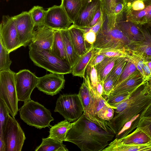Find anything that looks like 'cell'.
I'll use <instances>...</instances> for the list:
<instances>
[{
	"label": "cell",
	"mask_w": 151,
	"mask_h": 151,
	"mask_svg": "<svg viewBox=\"0 0 151 151\" xmlns=\"http://www.w3.org/2000/svg\"><path fill=\"white\" fill-rule=\"evenodd\" d=\"M115 136L113 131L105 130L87 118L83 113L72 123L64 141L75 144L81 151H100L108 146Z\"/></svg>",
	"instance_id": "6da1fadb"
},
{
	"label": "cell",
	"mask_w": 151,
	"mask_h": 151,
	"mask_svg": "<svg viewBox=\"0 0 151 151\" xmlns=\"http://www.w3.org/2000/svg\"><path fill=\"white\" fill-rule=\"evenodd\" d=\"M151 103V88L147 80L143 82L116 107L113 118L107 122V125L115 135L124 124L138 114L142 113Z\"/></svg>",
	"instance_id": "7a4b0ae2"
},
{
	"label": "cell",
	"mask_w": 151,
	"mask_h": 151,
	"mask_svg": "<svg viewBox=\"0 0 151 151\" xmlns=\"http://www.w3.org/2000/svg\"><path fill=\"white\" fill-rule=\"evenodd\" d=\"M115 16L102 12L103 24L92 46L96 49L112 48L125 50L130 41L117 25Z\"/></svg>",
	"instance_id": "3957f363"
},
{
	"label": "cell",
	"mask_w": 151,
	"mask_h": 151,
	"mask_svg": "<svg viewBox=\"0 0 151 151\" xmlns=\"http://www.w3.org/2000/svg\"><path fill=\"white\" fill-rule=\"evenodd\" d=\"M28 46L29 58L35 65L51 73H72V68L69 63L52 54L50 50L41 49L32 42Z\"/></svg>",
	"instance_id": "277c9868"
},
{
	"label": "cell",
	"mask_w": 151,
	"mask_h": 151,
	"mask_svg": "<svg viewBox=\"0 0 151 151\" xmlns=\"http://www.w3.org/2000/svg\"><path fill=\"white\" fill-rule=\"evenodd\" d=\"M19 111L20 118L24 122L40 129L51 126L50 123L54 120L48 109L31 99L24 102Z\"/></svg>",
	"instance_id": "5b68a950"
},
{
	"label": "cell",
	"mask_w": 151,
	"mask_h": 151,
	"mask_svg": "<svg viewBox=\"0 0 151 151\" xmlns=\"http://www.w3.org/2000/svg\"><path fill=\"white\" fill-rule=\"evenodd\" d=\"M15 73L11 70L0 72V99L4 101L9 114L14 118L18 111Z\"/></svg>",
	"instance_id": "8992f818"
},
{
	"label": "cell",
	"mask_w": 151,
	"mask_h": 151,
	"mask_svg": "<svg viewBox=\"0 0 151 151\" xmlns=\"http://www.w3.org/2000/svg\"><path fill=\"white\" fill-rule=\"evenodd\" d=\"M83 105L78 94L60 95L56 101L55 112H58L70 122L78 119L83 113Z\"/></svg>",
	"instance_id": "52a82bcc"
},
{
	"label": "cell",
	"mask_w": 151,
	"mask_h": 151,
	"mask_svg": "<svg viewBox=\"0 0 151 151\" xmlns=\"http://www.w3.org/2000/svg\"><path fill=\"white\" fill-rule=\"evenodd\" d=\"M3 137L5 151H21L26 138L19 123L9 114L4 127Z\"/></svg>",
	"instance_id": "ba28073f"
},
{
	"label": "cell",
	"mask_w": 151,
	"mask_h": 151,
	"mask_svg": "<svg viewBox=\"0 0 151 151\" xmlns=\"http://www.w3.org/2000/svg\"><path fill=\"white\" fill-rule=\"evenodd\" d=\"M0 43L10 52L23 46L13 17L4 15L0 26Z\"/></svg>",
	"instance_id": "9c48e42d"
},
{
	"label": "cell",
	"mask_w": 151,
	"mask_h": 151,
	"mask_svg": "<svg viewBox=\"0 0 151 151\" xmlns=\"http://www.w3.org/2000/svg\"><path fill=\"white\" fill-rule=\"evenodd\" d=\"M79 95L84 109L83 114L87 118L100 126L107 131L112 130L107 125L99 120L95 115V109L100 96L95 92H91L87 85L83 80L79 89Z\"/></svg>",
	"instance_id": "30bf717a"
},
{
	"label": "cell",
	"mask_w": 151,
	"mask_h": 151,
	"mask_svg": "<svg viewBox=\"0 0 151 151\" xmlns=\"http://www.w3.org/2000/svg\"><path fill=\"white\" fill-rule=\"evenodd\" d=\"M38 78L28 69L21 70L15 73V86L19 101L24 102L31 99L32 93L36 87Z\"/></svg>",
	"instance_id": "8fae6325"
},
{
	"label": "cell",
	"mask_w": 151,
	"mask_h": 151,
	"mask_svg": "<svg viewBox=\"0 0 151 151\" xmlns=\"http://www.w3.org/2000/svg\"><path fill=\"white\" fill-rule=\"evenodd\" d=\"M143 36L142 40L130 42L125 50L129 53L134 54L143 60H151V22L140 25Z\"/></svg>",
	"instance_id": "7c38bea8"
},
{
	"label": "cell",
	"mask_w": 151,
	"mask_h": 151,
	"mask_svg": "<svg viewBox=\"0 0 151 151\" xmlns=\"http://www.w3.org/2000/svg\"><path fill=\"white\" fill-rule=\"evenodd\" d=\"M72 23L60 5H54L46 11L45 26L55 30H61L68 29Z\"/></svg>",
	"instance_id": "4fadbf2b"
},
{
	"label": "cell",
	"mask_w": 151,
	"mask_h": 151,
	"mask_svg": "<svg viewBox=\"0 0 151 151\" xmlns=\"http://www.w3.org/2000/svg\"><path fill=\"white\" fill-rule=\"evenodd\" d=\"M13 17L19 38L25 47L31 42L35 27L28 12H23Z\"/></svg>",
	"instance_id": "5bb4252c"
},
{
	"label": "cell",
	"mask_w": 151,
	"mask_h": 151,
	"mask_svg": "<svg viewBox=\"0 0 151 151\" xmlns=\"http://www.w3.org/2000/svg\"><path fill=\"white\" fill-rule=\"evenodd\" d=\"M64 74L51 73L38 77L36 87L40 91L51 96L56 95L64 88Z\"/></svg>",
	"instance_id": "9a60e30c"
},
{
	"label": "cell",
	"mask_w": 151,
	"mask_h": 151,
	"mask_svg": "<svg viewBox=\"0 0 151 151\" xmlns=\"http://www.w3.org/2000/svg\"><path fill=\"white\" fill-rule=\"evenodd\" d=\"M101 6V1L100 0H89L82 3L73 24L80 28L88 27L96 12Z\"/></svg>",
	"instance_id": "2e32d148"
},
{
	"label": "cell",
	"mask_w": 151,
	"mask_h": 151,
	"mask_svg": "<svg viewBox=\"0 0 151 151\" xmlns=\"http://www.w3.org/2000/svg\"><path fill=\"white\" fill-rule=\"evenodd\" d=\"M36 27L34 29L31 42L41 49L50 50L55 30L44 25Z\"/></svg>",
	"instance_id": "e0dca14e"
},
{
	"label": "cell",
	"mask_w": 151,
	"mask_h": 151,
	"mask_svg": "<svg viewBox=\"0 0 151 151\" xmlns=\"http://www.w3.org/2000/svg\"><path fill=\"white\" fill-rule=\"evenodd\" d=\"M116 23L122 31L131 42L143 40V36L139 25L127 20L121 16H116Z\"/></svg>",
	"instance_id": "ac0fdd59"
},
{
	"label": "cell",
	"mask_w": 151,
	"mask_h": 151,
	"mask_svg": "<svg viewBox=\"0 0 151 151\" xmlns=\"http://www.w3.org/2000/svg\"><path fill=\"white\" fill-rule=\"evenodd\" d=\"M146 80L137 70L128 78L115 87L109 96L134 90Z\"/></svg>",
	"instance_id": "d6986e66"
},
{
	"label": "cell",
	"mask_w": 151,
	"mask_h": 151,
	"mask_svg": "<svg viewBox=\"0 0 151 151\" xmlns=\"http://www.w3.org/2000/svg\"><path fill=\"white\" fill-rule=\"evenodd\" d=\"M68 29L77 54L80 57L84 54L90 47L87 46V43L85 40L84 32L82 29L73 24Z\"/></svg>",
	"instance_id": "ffe728a7"
},
{
	"label": "cell",
	"mask_w": 151,
	"mask_h": 151,
	"mask_svg": "<svg viewBox=\"0 0 151 151\" xmlns=\"http://www.w3.org/2000/svg\"><path fill=\"white\" fill-rule=\"evenodd\" d=\"M119 139L122 143L127 145H151V139L145 132L138 127L132 133Z\"/></svg>",
	"instance_id": "44dd1931"
},
{
	"label": "cell",
	"mask_w": 151,
	"mask_h": 151,
	"mask_svg": "<svg viewBox=\"0 0 151 151\" xmlns=\"http://www.w3.org/2000/svg\"><path fill=\"white\" fill-rule=\"evenodd\" d=\"M96 50L91 45L87 52L80 56L72 68L73 76L84 78L87 67Z\"/></svg>",
	"instance_id": "7402d4cb"
},
{
	"label": "cell",
	"mask_w": 151,
	"mask_h": 151,
	"mask_svg": "<svg viewBox=\"0 0 151 151\" xmlns=\"http://www.w3.org/2000/svg\"><path fill=\"white\" fill-rule=\"evenodd\" d=\"M151 151V145H129L123 144L115 138L102 151Z\"/></svg>",
	"instance_id": "603a6c76"
},
{
	"label": "cell",
	"mask_w": 151,
	"mask_h": 151,
	"mask_svg": "<svg viewBox=\"0 0 151 151\" xmlns=\"http://www.w3.org/2000/svg\"><path fill=\"white\" fill-rule=\"evenodd\" d=\"M72 123L65 119L51 126L48 137L60 142L64 141L67 133L72 127Z\"/></svg>",
	"instance_id": "cb8c5ba5"
},
{
	"label": "cell",
	"mask_w": 151,
	"mask_h": 151,
	"mask_svg": "<svg viewBox=\"0 0 151 151\" xmlns=\"http://www.w3.org/2000/svg\"><path fill=\"white\" fill-rule=\"evenodd\" d=\"M67 55L68 61L72 67L80 57L77 54L68 29L60 30Z\"/></svg>",
	"instance_id": "d4e9b609"
},
{
	"label": "cell",
	"mask_w": 151,
	"mask_h": 151,
	"mask_svg": "<svg viewBox=\"0 0 151 151\" xmlns=\"http://www.w3.org/2000/svg\"><path fill=\"white\" fill-rule=\"evenodd\" d=\"M50 50L55 56L68 63L60 30H55L53 41Z\"/></svg>",
	"instance_id": "484cf974"
},
{
	"label": "cell",
	"mask_w": 151,
	"mask_h": 151,
	"mask_svg": "<svg viewBox=\"0 0 151 151\" xmlns=\"http://www.w3.org/2000/svg\"><path fill=\"white\" fill-rule=\"evenodd\" d=\"M60 6L73 23L82 6V0H62Z\"/></svg>",
	"instance_id": "4316f807"
},
{
	"label": "cell",
	"mask_w": 151,
	"mask_h": 151,
	"mask_svg": "<svg viewBox=\"0 0 151 151\" xmlns=\"http://www.w3.org/2000/svg\"><path fill=\"white\" fill-rule=\"evenodd\" d=\"M119 57H106L104 60L97 65L96 68L98 80L103 82L108 75L111 71L117 59Z\"/></svg>",
	"instance_id": "83f0119b"
},
{
	"label": "cell",
	"mask_w": 151,
	"mask_h": 151,
	"mask_svg": "<svg viewBox=\"0 0 151 151\" xmlns=\"http://www.w3.org/2000/svg\"><path fill=\"white\" fill-rule=\"evenodd\" d=\"M35 151H68L63 142L48 137L43 138L41 144L35 150Z\"/></svg>",
	"instance_id": "f1b7e54d"
},
{
	"label": "cell",
	"mask_w": 151,
	"mask_h": 151,
	"mask_svg": "<svg viewBox=\"0 0 151 151\" xmlns=\"http://www.w3.org/2000/svg\"><path fill=\"white\" fill-rule=\"evenodd\" d=\"M142 113L138 114L125 123L119 133L115 135V138H122L129 134L134 129L137 128Z\"/></svg>",
	"instance_id": "f546056e"
},
{
	"label": "cell",
	"mask_w": 151,
	"mask_h": 151,
	"mask_svg": "<svg viewBox=\"0 0 151 151\" xmlns=\"http://www.w3.org/2000/svg\"><path fill=\"white\" fill-rule=\"evenodd\" d=\"M151 9V3L140 11L127 12H125L124 11L123 17L127 20L137 24L140 25L142 19Z\"/></svg>",
	"instance_id": "4dcf8cb0"
},
{
	"label": "cell",
	"mask_w": 151,
	"mask_h": 151,
	"mask_svg": "<svg viewBox=\"0 0 151 151\" xmlns=\"http://www.w3.org/2000/svg\"><path fill=\"white\" fill-rule=\"evenodd\" d=\"M28 12L35 27L44 25L46 11L42 7L35 6Z\"/></svg>",
	"instance_id": "1f68e13d"
},
{
	"label": "cell",
	"mask_w": 151,
	"mask_h": 151,
	"mask_svg": "<svg viewBox=\"0 0 151 151\" xmlns=\"http://www.w3.org/2000/svg\"><path fill=\"white\" fill-rule=\"evenodd\" d=\"M137 70V69L134 64L127 59L126 65L119 78L114 83L113 89L117 86L128 78Z\"/></svg>",
	"instance_id": "d6a6232c"
},
{
	"label": "cell",
	"mask_w": 151,
	"mask_h": 151,
	"mask_svg": "<svg viewBox=\"0 0 151 151\" xmlns=\"http://www.w3.org/2000/svg\"><path fill=\"white\" fill-rule=\"evenodd\" d=\"M9 53L0 43V72L10 70L12 61L9 58Z\"/></svg>",
	"instance_id": "836d02e7"
},
{
	"label": "cell",
	"mask_w": 151,
	"mask_h": 151,
	"mask_svg": "<svg viewBox=\"0 0 151 151\" xmlns=\"http://www.w3.org/2000/svg\"><path fill=\"white\" fill-rule=\"evenodd\" d=\"M127 62V58L125 57H119L116 61L114 66L110 72L113 77L115 83L119 78Z\"/></svg>",
	"instance_id": "e575fe53"
},
{
	"label": "cell",
	"mask_w": 151,
	"mask_h": 151,
	"mask_svg": "<svg viewBox=\"0 0 151 151\" xmlns=\"http://www.w3.org/2000/svg\"><path fill=\"white\" fill-rule=\"evenodd\" d=\"M99 54L109 57L127 58L128 53L124 50L116 48H108L98 50Z\"/></svg>",
	"instance_id": "d590c367"
},
{
	"label": "cell",
	"mask_w": 151,
	"mask_h": 151,
	"mask_svg": "<svg viewBox=\"0 0 151 151\" xmlns=\"http://www.w3.org/2000/svg\"><path fill=\"white\" fill-rule=\"evenodd\" d=\"M116 107L110 105H106L102 107L97 114L98 117L100 119L106 121L111 120L114 117Z\"/></svg>",
	"instance_id": "8d00e7d4"
},
{
	"label": "cell",
	"mask_w": 151,
	"mask_h": 151,
	"mask_svg": "<svg viewBox=\"0 0 151 151\" xmlns=\"http://www.w3.org/2000/svg\"><path fill=\"white\" fill-rule=\"evenodd\" d=\"M135 89L109 96L106 100V101L110 105L113 106L125 100Z\"/></svg>",
	"instance_id": "74e56055"
},
{
	"label": "cell",
	"mask_w": 151,
	"mask_h": 151,
	"mask_svg": "<svg viewBox=\"0 0 151 151\" xmlns=\"http://www.w3.org/2000/svg\"><path fill=\"white\" fill-rule=\"evenodd\" d=\"M0 136L3 137L4 127L9 113L5 104L0 99Z\"/></svg>",
	"instance_id": "f35d334b"
},
{
	"label": "cell",
	"mask_w": 151,
	"mask_h": 151,
	"mask_svg": "<svg viewBox=\"0 0 151 151\" xmlns=\"http://www.w3.org/2000/svg\"><path fill=\"white\" fill-rule=\"evenodd\" d=\"M102 11L107 14H113L116 4L119 2L124 3V0H101Z\"/></svg>",
	"instance_id": "ab89813d"
},
{
	"label": "cell",
	"mask_w": 151,
	"mask_h": 151,
	"mask_svg": "<svg viewBox=\"0 0 151 151\" xmlns=\"http://www.w3.org/2000/svg\"><path fill=\"white\" fill-rule=\"evenodd\" d=\"M115 82L113 76L110 72L103 82L104 98L106 97V100L113 88Z\"/></svg>",
	"instance_id": "60d3db41"
},
{
	"label": "cell",
	"mask_w": 151,
	"mask_h": 151,
	"mask_svg": "<svg viewBox=\"0 0 151 151\" xmlns=\"http://www.w3.org/2000/svg\"><path fill=\"white\" fill-rule=\"evenodd\" d=\"M86 70V74L89 77L91 84L94 91L97 92L96 89L98 79L96 66H87Z\"/></svg>",
	"instance_id": "b9f144b4"
},
{
	"label": "cell",
	"mask_w": 151,
	"mask_h": 151,
	"mask_svg": "<svg viewBox=\"0 0 151 151\" xmlns=\"http://www.w3.org/2000/svg\"><path fill=\"white\" fill-rule=\"evenodd\" d=\"M127 59L135 65L137 70L143 75V68L144 65L143 60L137 55L133 53H128Z\"/></svg>",
	"instance_id": "7bdbcfd3"
},
{
	"label": "cell",
	"mask_w": 151,
	"mask_h": 151,
	"mask_svg": "<svg viewBox=\"0 0 151 151\" xmlns=\"http://www.w3.org/2000/svg\"><path fill=\"white\" fill-rule=\"evenodd\" d=\"M137 127L145 132L151 139V121L141 118Z\"/></svg>",
	"instance_id": "ee69618b"
},
{
	"label": "cell",
	"mask_w": 151,
	"mask_h": 151,
	"mask_svg": "<svg viewBox=\"0 0 151 151\" xmlns=\"http://www.w3.org/2000/svg\"><path fill=\"white\" fill-rule=\"evenodd\" d=\"M98 49H96V51L91 59L87 66H96L102 62L106 57L104 55L99 54Z\"/></svg>",
	"instance_id": "f6af8a7d"
},
{
	"label": "cell",
	"mask_w": 151,
	"mask_h": 151,
	"mask_svg": "<svg viewBox=\"0 0 151 151\" xmlns=\"http://www.w3.org/2000/svg\"><path fill=\"white\" fill-rule=\"evenodd\" d=\"M96 36L95 33L91 31H88L84 34V37L86 42L90 46L92 45L95 42Z\"/></svg>",
	"instance_id": "bcb514c9"
},
{
	"label": "cell",
	"mask_w": 151,
	"mask_h": 151,
	"mask_svg": "<svg viewBox=\"0 0 151 151\" xmlns=\"http://www.w3.org/2000/svg\"><path fill=\"white\" fill-rule=\"evenodd\" d=\"M102 15L99 21L94 26L90 28H81L84 31V33L91 31L95 33L96 35L99 32L103 24Z\"/></svg>",
	"instance_id": "7dc6e473"
},
{
	"label": "cell",
	"mask_w": 151,
	"mask_h": 151,
	"mask_svg": "<svg viewBox=\"0 0 151 151\" xmlns=\"http://www.w3.org/2000/svg\"><path fill=\"white\" fill-rule=\"evenodd\" d=\"M102 15V11L101 8L97 11L93 20L87 28L91 27L95 25L99 21Z\"/></svg>",
	"instance_id": "c3c4849f"
},
{
	"label": "cell",
	"mask_w": 151,
	"mask_h": 151,
	"mask_svg": "<svg viewBox=\"0 0 151 151\" xmlns=\"http://www.w3.org/2000/svg\"><path fill=\"white\" fill-rule=\"evenodd\" d=\"M151 121V103L144 111L141 116V119Z\"/></svg>",
	"instance_id": "681fc988"
},
{
	"label": "cell",
	"mask_w": 151,
	"mask_h": 151,
	"mask_svg": "<svg viewBox=\"0 0 151 151\" xmlns=\"http://www.w3.org/2000/svg\"><path fill=\"white\" fill-rule=\"evenodd\" d=\"M144 65L143 68L144 77L147 80L151 77V73L146 60H143Z\"/></svg>",
	"instance_id": "f907efd6"
},
{
	"label": "cell",
	"mask_w": 151,
	"mask_h": 151,
	"mask_svg": "<svg viewBox=\"0 0 151 151\" xmlns=\"http://www.w3.org/2000/svg\"><path fill=\"white\" fill-rule=\"evenodd\" d=\"M124 5L122 2H119L115 5L113 12V14L116 16L122 12L124 10Z\"/></svg>",
	"instance_id": "816d5d0a"
},
{
	"label": "cell",
	"mask_w": 151,
	"mask_h": 151,
	"mask_svg": "<svg viewBox=\"0 0 151 151\" xmlns=\"http://www.w3.org/2000/svg\"><path fill=\"white\" fill-rule=\"evenodd\" d=\"M96 90L99 95L104 97L103 82L98 80Z\"/></svg>",
	"instance_id": "f5cc1de1"
},
{
	"label": "cell",
	"mask_w": 151,
	"mask_h": 151,
	"mask_svg": "<svg viewBox=\"0 0 151 151\" xmlns=\"http://www.w3.org/2000/svg\"><path fill=\"white\" fill-rule=\"evenodd\" d=\"M151 22V9L143 18L140 25H143Z\"/></svg>",
	"instance_id": "db71d44e"
},
{
	"label": "cell",
	"mask_w": 151,
	"mask_h": 151,
	"mask_svg": "<svg viewBox=\"0 0 151 151\" xmlns=\"http://www.w3.org/2000/svg\"><path fill=\"white\" fill-rule=\"evenodd\" d=\"M6 146L3 137L0 136V151H5Z\"/></svg>",
	"instance_id": "11a10c76"
},
{
	"label": "cell",
	"mask_w": 151,
	"mask_h": 151,
	"mask_svg": "<svg viewBox=\"0 0 151 151\" xmlns=\"http://www.w3.org/2000/svg\"><path fill=\"white\" fill-rule=\"evenodd\" d=\"M136 0H124V7Z\"/></svg>",
	"instance_id": "9f6ffc18"
},
{
	"label": "cell",
	"mask_w": 151,
	"mask_h": 151,
	"mask_svg": "<svg viewBox=\"0 0 151 151\" xmlns=\"http://www.w3.org/2000/svg\"><path fill=\"white\" fill-rule=\"evenodd\" d=\"M147 64L151 73V60L147 61Z\"/></svg>",
	"instance_id": "6f0895ef"
},
{
	"label": "cell",
	"mask_w": 151,
	"mask_h": 151,
	"mask_svg": "<svg viewBox=\"0 0 151 151\" xmlns=\"http://www.w3.org/2000/svg\"><path fill=\"white\" fill-rule=\"evenodd\" d=\"M88 0H82V3L84 2H86V1H88Z\"/></svg>",
	"instance_id": "680465c9"
},
{
	"label": "cell",
	"mask_w": 151,
	"mask_h": 151,
	"mask_svg": "<svg viewBox=\"0 0 151 151\" xmlns=\"http://www.w3.org/2000/svg\"><path fill=\"white\" fill-rule=\"evenodd\" d=\"M6 0L8 1V0Z\"/></svg>",
	"instance_id": "91938a15"
}]
</instances>
